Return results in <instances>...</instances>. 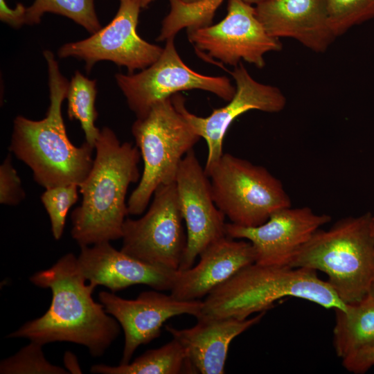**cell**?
<instances>
[{
    "label": "cell",
    "mask_w": 374,
    "mask_h": 374,
    "mask_svg": "<svg viewBox=\"0 0 374 374\" xmlns=\"http://www.w3.org/2000/svg\"><path fill=\"white\" fill-rule=\"evenodd\" d=\"M30 281L50 289L51 302L42 317L23 324L7 338H25L42 346L67 341L85 346L90 355H104L121 332L117 320L92 294L96 288L83 276L78 257L62 256L51 267L37 271Z\"/></svg>",
    "instance_id": "6da1fadb"
},
{
    "label": "cell",
    "mask_w": 374,
    "mask_h": 374,
    "mask_svg": "<svg viewBox=\"0 0 374 374\" xmlns=\"http://www.w3.org/2000/svg\"><path fill=\"white\" fill-rule=\"evenodd\" d=\"M95 150L93 166L79 184L81 204L71 215V234L80 247L122 238L127 189L141 177L139 148L121 143L110 128L100 130Z\"/></svg>",
    "instance_id": "7a4b0ae2"
},
{
    "label": "cell",
    "mask_w": 374,
    "mask_h": 374,
    "mask_svg": "<svg viewBox=\"0 0 374 374\" xmlns=\"http://www.w3.org/2000/svg\"><path fill=\"white\" fill-rule=\"evenodd\" d=\"M44 56L50 92L46 116L39 121L17 116L8 149L31 169L35 182L46 189L79 186L93 166L95 148L86 141L77 147L69 140L62 115L69 82L61 73L54 54L46 50Z\"/></svg>",
    "instance_id": "3957f363"
},
{
    "label": "cell",
    "mask_w": 374,
    "mask_h": 374,
    "mask_svg": "<svg viewBox=\"0 0 374 374\" xmlns=\"http://www.w3.org/2000/svg\"><path fill=\"white\" fill-rule=\"evenodd\" d=\"M286 296L308 300L325 308L346 307L328 281L318 277L317 271L254 262L213 290L202 301L198 317L243 320L266 312Z\"/></svg>",
    "instance_id": "277c9868"
},
{
    "label": "cell",
    "mask_w": 374,
    "mask_h": 374,
    "mask_svg": "<svg viewBox=\"0 0 374 374\" xmlns=\"http://www.w3.org/2000/svg\"><path fill=\"white\" fill-rule=\"evenodd\" d=\"M372 215L368 212L347 217L328 230L319 229L290 267L326 274L328 283L345 304L361 301L374 277Z\"/></svg>",
    "instance_id": "5b68a950"
},
{
    "label": "cell",
    "mask_w": 374,
    "mask_h": 374,
    "mask_svg": "<svg viewBox=\"0 0 374 374\" xmlns=\"http://www.w3.org/2000/svg\"><path fill=\"white\" fill-rule=\"evenodd\" d=\"M132 134L143 170L127 203L128 213L139 215L159 186L175 181L184 157L201 137L177 109L172 96L154 105L145 116L136 118Z\"/></svg>",
    "instance_id": "8992f818"
},
{
    "label": "cell",
    "mask_w": 374,
    "mask_h": 374,
    "mask_svg": "<svg viewBox=\"0 0 374 374\" xmlns=\"http://www.w3.org/2000/svg\"><path fill=\"white\" fill-rule=\"evenodd\" d=\"M217 207L236 225L253 227L292 206L281 181L267 168L224 153L208 175Z\"/></svg>",
    "instance_id": "52a82bcc"
},
{
    "label": "cell",
    "mask_w": 374,
    "mask_h": 374,
    "mask_svg": "<svg viewBox=\"0 0 374 374\" xmlns=\"http://www.w3.org/2000/svg\"><path fill=\"white\" fill-rule=\"evenodd\" d=\"M197 54L206 62L238 66L243 60L257 68L265 65L264 55L282 48L258 19L255 7L242 0H229L226 16L219 23L187 29Z\"/></svg>",
    "instance_id": "ba28073f"
},
{
    "label": "cell",
    "mask_w": 374,
    "mask_h": 374,
    "mask_svg": "<svg viewBox=\"0 0 374 374\" xmlns=\"http://www.w3.org/2000/svg\"><path fill=\"white\" fill-rule=\"evenodd\" d=\"M174 38L166 40L158 60L137 73H117V84L136 118L147 115L158 102L181 91L202 89L229 101L235 92L226 76H208L188 67L179 57Z\"/></svg>",
    "instance_id": "9c48e42d"
},
{
    "label": "cell",
    "mask_w": 374,
    "mask_h": 374,
    "mask_svg": "<svg viewBox=\"0 0 374 374\" xmlns=\"http://www.w3.org/2000/svg\"><path fill=\"white\" fill-rule=\"evenodd\" d=\"M183 221L175 182L162 185L145 215L126 218L121 250L143 262L178 270L187 244Z\"/></svg>",
    "instance_id": "30bf717a"
},
{
    "label": "cell",
    "mask_w": 374,
    "mask_h": 374,
    "mask_svg": "<svg viewBox=\"0 0 374 374\" xmlns=\"http://www.w3.org/2000/svg\"><path fill=\"white\" fill-rule=\"evenodd\" d=\"M119 1L118 10L108 24L88 38L64 44L57 51L58 56L84 61L87 71L102 60L125 66L129 73L156 62L163 48L145 41L136 31L141 0Z\"/></svg>",
    "instance_id": "8fae6325"
},
{
    "label": "cell",
    "mask_w": 374,
    "mask_h": 374,
    "mask_svg": "<svg viewBox=\"0 0 374 374\" xmlns=\"http://www.w3.org/2000/svg\"><path fill=\"white\" fill-rule=\"evenodd\" d=\"M231 75L235 82L233 97L224 107L214 109L207 117L197 116L186 107L185 98L177 93L172 96L177 109L194 131L203 138L208 148L204 171L208 175L223 155V141L233 121L249 110L268 113L282 111L287 103L283 92L276 87L254 80L243 64L235 66Z\"/></svg>",
    "instance_id": "7c38bea8"
},
{
    "label": "cell",
    "mask_w": 374,
    "mask_h": 374,
    "mask_svg": "<svg viewBox=\"0 0 374 374\" xmlns=\"http://www.w3.org/2000/svg\"><path fill=\"white\" fill-rule=\"evenodd\" d=\"M175 182L186 225L187 244L178 269L181 271L193 266L203 250L226 235V223L214 202L210 179L193 149L184 157Z\"/></svg>",
    "instance_id": "4fadbf2b"
},
{
    "label": "cell",
    "mask_w": 374,
    "mask_h": 374,
    "mask_svg": "<svg viewBox=\"0 0 374 374\" xmlns=\"http://www.w3.org/2000/svg\"><path fill=\"white\" fill-rule=\"evenodd\" d=\"M330 220V215L315 213L310 207L290 206L274 212L257 226L226 223V233L230 238L250 242L254 249L256 263L290 267L312 235Z\"/></svg>",
    "instance_id": "5bb4252c"
},
{
    "label": "cell",
    "mask_w": 374,
    "mask_h": 374,
    "mask_svg": "<svg viewBox=\"0 0 374 374\" xmlns=\"http://www.w3.org/2000/svg\"><path fill=\"white\" fill-rule=\"evenodd\" d=\"M98 299L123 330L125 341L121 364H128L139 346L159 337L168 319L181 314L197 317L202 308V300H179L171 294H165L156 290L142 292L134 299L101 291Z\"/></svg>",
    "instance_id": "9a60e30c"
},
{
    "label": "cell",
    "mask_w": 374,
    "mask_h": 374,
    "mask_svg": "<svg viewBox=\"0 0 374 374\" xmlns=\"http://www.w3.org/2000/svg\"><path fill=\"white\" fill-rule=\"evenodd\" d=\"M78 262L86 280L115 292L138 284L159 291H170L177 270L152 265L103 242L80 247Z\"/></svg>",
    "instance_id": "2e32d148"
},
{
    "label": "cell",
    "mask_w": 374,
    "mask_h": 374,
    "mask_svg": "<svg viewBox=\"0 0 374 374\" xmlns=\"http://www.w3.org/2000/svg\"><path fill=\"white\" fill-rule=\"evenodd\" d=\"M255 10L270 35L293 38L316 53H324L337 37L327 0H265Z\"/></svg>",
    "instance_id": "e0dca14e"
},
{
    "label": "cell",
    "mask_w": 374,
    "mask_h": 374,
    "mask_svg": "<svg viewBox=\"0 0 374 374\" xmlns=\"http://www.w3.org/2000/svg\"><path fill=\"white\" fill-rule=\"evenodd\" d=\"M195 266L177 270L170 294L183 301L201 300L240 269L254 263L250 242L227 235L211 243L199 254Z\"/></svg>",
    "instance_id": "ac0fdd59"
},
{
    "label": "cell",
    "mask_w": 374,
    "mask_h": 374,
    "mask_svg": "<svg viewBox=\"0 0 374 374\" xmlns=\"http://www.w3.org/2000/svg\"><path fill=\"white\" fill-rule=\"evenodd\" d=\"M265 312L243 320L232 317H198L189 328L166 326V330L184 348L197 373L224 374L229 346L234 338L260 321Z\"/></svg>",
    "instance_id": "d6986e66"
},
{
    "label": "cell",
    "mask_w": 374,
    "mask_h": 374,
    "mask_svg": "<svg viewBox=\"0 0 374 374\" xmlns=\"http://www.w3.org/2000/svg\"><path fill=\"white\" fill-rule=\"evenodd\" d=\"M335 312L333 346L337 357L342 359L374 346V299L366 295Z\"/></svg>",
    "instance_id": "ffe728a7"
},
{
    "label": "cell",
    "mask_w": 374,
    "mask_h": 374,
    "mask_svg": "<svg viewBox=\"0 0 374 374\" xmlns=\"http://www.w3.org/2000/svg\"><path fill=\"white\" fill-rule=\"evenodd\" d=\"M96 374H180L197 373L181 344L173 339L162 346L146 350L126 364H95Z\"/></svg>",
    "instance_id": "44dd1931"
},
{
    "label": "cell",
    "mask_w": 374,
    "mask_h": 374,
    "mask_svg": "<svg viewBox=\"0 0 374 374\" xmlns=\"http://www.w3.org/2000/svg\"><path fill=\"white\" fill-rule=\"evenodd\" d=\"M96 81L76 71L69 83L66 99L67 115L70 120L80 122L85 141L95 148L100 130L95 125L98 112L95 107Z\"/></svg>",
    "instance_id": "7402d4cb"
},
{
    "label": "cell",
    "mask_w": 374,
    "mask_h": 374,
    "mask_svg": "<svg viewBox=\"0 0 374 374\" xmlns=\"http://www.w3.org/2000/svg\"><path fill=\"white\" fill-rule=\"evenodd\" d=\"M224 0H199L186 2L169 0L170 10L163 19L157 40L175 37L182 28H198L211 25L217 8Z\"/></svg>",
    "instance_id": "603a6c76"
},
{
    "label": "cell",
    "mask_w": 374,
    "mask_h": 374,
    "mask_svg": "<svg viewBox=\"0 0 374 374\" xmlns=\"http://www.w3.org/2000/svg\"><path fill=\"white\" fill-rule=\"evenodd\" d=\"M94 1L35 0L30 6L27 7L26 24H37L45 13L51 12L69 18L93 34L102 28L95 10Z\"/></svg>",
    "instance_id": "cb8c5ba5"
},
{
    "label": "cell",
    "mask_w": 374,
    "mask_h": 374,
    "mask_svg": "<svg viewBox=\"0 0 374 374\" xmlns=\"http://www.w3.org/2000/svg\"><path fill=\"white\" fill-rule=\"evenodd\" d=\"M42 345L30 341L15 354L0 362L1 374H67L59 366L51 364L45 357Z\"/></svg>",
    "instance_id": "d4e9b609"
},
{
    "label": "cell",
    "mask_w": 374,
    "mask_h": 374,
    "mask_svg": "<svg viewBox=\"0 0 374 374\" xmlns=\"http://www.w3.org/2000/svg\"><path fill=\"white\" fill-rule=\"evenodd\" d=\"M327 5L330 23L336 37L374 19V0H327Z\"/></svg>",
    "instance_id": "484cf974"
},
{
    "label": "cell",
    "mask_w": 374,
    "mask_h": 374,
    "mask_svg": "<svg viewBox=\"0 0 374 374\" xmlns=\"http://www.w3.org/2000/svg\"><path fill=\"white\" fill-rule=\"evenodd\" d=\"M79 186L71 184L46 188L41 201L48 215L52 235L58 240L62 236L68 211L78 199Z\"/></svg>",
    "instance_id": "4316f807"
},
{
    "label": "cell",
    "mask_w": 374,
    "mask_h": 374,
    "mask_svg": "<svg viewBox=\"0 0 374 374\" xmlns=\"http://www.w3.org/2000/svg\"><path fill=\"white\" fill-rule=\"evenodd\" d=\"M9 152L0 166V203L3 205L16 206L26 197L21 181L12 163Z\"/></svg>",
    "instance_id": "83f0119b"
},
{
    "label": "cell",
    "mask_w": 374,
    "mask_h": 374,
    "mask_svg": "<svg viewBox=\"0 0 374 374\" xmlns=\"http://www.w3.org/2000/svg\"><path fill=\"white\" fill-rule=\"evenodd\" d=\"M343 366L355 374L366 373L374 366V346L359 350L342 359Z\"/></svg>",
    "instance_id": "f1b7e54d"
},
{
    "label": "cell",
    "mask_w": 374,
    "mask_h": 374,
    "mask_svg": "<svg viewBox=\"0 0 374 374\" xmlns=\"http://www.w3.org/2000/svg\"><path fill=\"white\" fill-rule=\"evenodd\" d=\"M26 9L21 3H17L12 8L6 0H0V19L12 27L19 28L26 24Z\"/></svg>",
    "instance_id": "f546056e"
},
{
    "label": "cell",
    "mask_w": 374,
    "mask_h": 374,
    "mask_svg": "<svg viewBox=\"0 0 374 374\" xmlns=\"http://www.w3.org/2000/svg\"><path fill=\"white\" fill-rule=\"evenodd\" d=\"M63 362L69 373L73 374L82 373V369L78 364V359L75 355L73 353L66 351L64 355Z\"/></svg>",
    "instance_id": "4dcf8cb0"
},
{
    "label": "cell",
    "mask_w": 374,
    "mask_h": 374,
    "mask_svg": "<svg viewBox=\"0 0 374 374\" xmlns=\"http://www.w3.org/2000/svg\"><path fill=\"white\" fill-rule=\"evenodd\" d=\"M154 0H141V8H147L152 1ZM186 2H193V1H197L199 0H183Z\"/></svg>",
    "instance_id": "1f68e13d"
},
{
    "label": "cell",
    "mask_w": 374,
    "mask_h": 374,
    "mask_svg": "<svg viewBox=\"0 0 374 374\" xmlns=\"http://www.w3.org/2000/svg\"><path fill=\"white\" fill-rule=\"evenodd\" d=\"M367 295L374 299V277L371 283Z\"/></svg>",
    "instance_id": "d6a6232c"
},
{
    "label": "cell",
    "mask_w": 374,
    "mask_h": 374,
    "mask_svg": "<svg viewBox=\"0 0 374 374\" xmlns=\"http://www.w3.org/2000/svg\"><path fill=\"white\" fill-rule=\"evenodd\" d=\"M249 4L255 3L256 5L265 0H242Z\"/></svg>",
    "instance_id": "836d02e7"
},
{
    "label": "cell",
    "mask_w": 374,
    "mask_h": 374,
    "mask_svg": "<svg viewBox=\"0 0 374 374\" xmlns=\"http://www.w3.org/2000/svg\"><path fill=\"white\" fill-rule=\"evenodd\" d=\"M372 231L374 236V215H372Z\"/></svg>",
    "instance_id": "e575fe53"
}]
</instances>
